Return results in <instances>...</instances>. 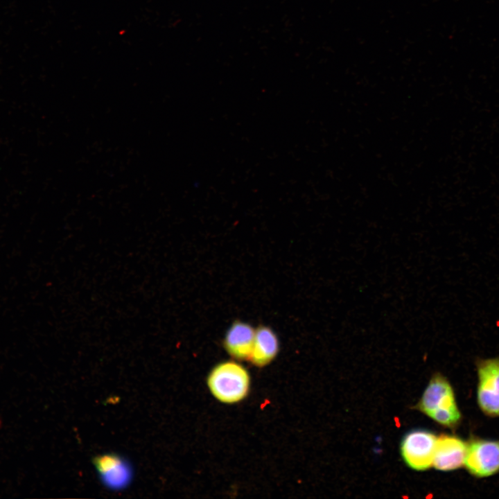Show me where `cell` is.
<instances>
[{
	"mask_svg": "<svg viewBox=\"0 0 499 499\" xmlns=\"http://www.w3.org/2000/svg\"><path fill=\"white\" fill-rule=\"evenodd\" d=\"M415 408L444 427L455 428L461 421L453 389L440 374L431 378Z\"/></svg>",
	"mask_w": 499,
	"mask_h": 499,
	"instance_id": "obj_1",
	"label": "cell"
},
{
	"mask_svg": "<svg viewBox=\"0 0 499 499\" xmlns=\"http://www.w3.org/2000/svg\"><path fill=\"white\" fill-rule=\"evenodd\" d=\"M211 394L224 403H236L244 399L250 387L247 370L234 361H225L215 366L207 377Z\"/></svg>",
	"mask_w": 499,
	"mask_h": 499,
	"instance_id": "obj_2",
	"label": "cell"
},
{
	"mask_svg": "<svg viewBox=\"0 0 499 499\" xmlns=\"http://www.w3.org/2000/svg\"><path fill=\"white\" fill-rule=\"evenodd\" d=\"M477 402L484 414L499 417V356L478 358Z\"/></svg>",
	"mask_w": 499,
	"mask_h": 499,
	"instance_id": "obj_3",
	"label": "cell"
},
{
	"mask_svg": "<svg viewBox=\"0 0 499 499\" xmlns=\"http://www.w3.org/2000/svg\"><path fill=\"white\" fill-rule=\"evenodd\" d=\"M437 437L424 429H415L406 433L401 441V456L411 469L425 471L432 466Z\"/></svg>",
	"mask_w": 499,
	"mask_h": 499,
	"instance_id": "obj_4",
	"label": "cell"
},
{
	"mask_svg": "<svg viewBox=\"0 0 499 499\" xmlns=\"http://www.w3.org/2000/svg\"><path fill=\"white\" fill-rule=\"evenodd\" d=\"M477 478L491 476L499 471V440L473 437L466 443L464 464Z\"/></svg>",
	"mask_w": 499,
	"mask_h": 499,
	"instance_id": "obj_5",
	"label": "cell"
},
{
	"mask_svg": "<svg viewBox=\"0 0 499 499\" xmlns=\"http://www.w3.org/2000/svg\"><path fill=\"white\" fill-rule=\"evenodd\" d=\"M466 443L455 435H441L437 438L432 466L439 471H450L464 464Z\"/></svg>",
	"mask_w": 499,
	"mask_h": 499,
	"instance_id": "obj_6",
	"label": "cell"
},
{
	"mask_svg": "<svg viewBox=\"0 0 499 499\" xmlns=\"http://www.w3.org/2000/svg\"><path fill=\"white\" fill-rule=\"evenodd\" d=\"M100 480L107 488L114 490L125 488L132 480V472L127 461L115 454H105L94 459Z\"/></svg>",
	"mask_w": 499,
	"mask_h": 499,
	"instance_id": "obj_7",
	"label": "cell"
},
{
	"mask_svg": "<svg viewBox=\"0 0 499 499\" xmlns=\"http://www.w3.org/2000/svg\"><path fill=\"white\" fill-rule=\"evenodd\" d=\"M255 330L250 324L234 322L227 331L224 345L227 353L239 360H249L253 348Z\"/></svg>",
	"mask_w": 499,
	"mask_h": 499,
	"instance_id": "obj_8",
	"label": "cell"
},
{
	"mask_svg": "<svg viewBox=\"0 0 499 499\" xmlns=\"http://www.w3.org/2000/svg\"><path fill=\"white\" fill-rule=\"evenodd\" d=\"M279 347V340L274 332L269 327L259 326L255 330L253 348L249 360L256 367H264L277 356Z\"/></svg>",
	"mask_w": 499,
	"mask_h": 499,
	"instance_id": "obj_9",
	"label": "cell"
}]
</instances>
